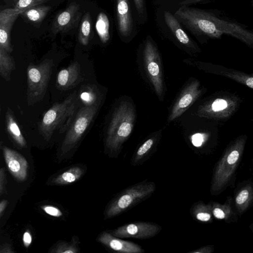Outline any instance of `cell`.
Instances as JSON below:
<instances>
[{"label":"cell","instance_id":"6da1fadb","mask_svg":"<svg viewBox=\"0 0 253 253\" xmlns=\"http://www.w3.org/2000/svg\"><path fill=\"white\" fill-rule=\"evenodd\" d=\"M175 17L198 36L207 39L231 36L253 48V29H249L218 10H203L183 6Z\"/></svg>","mask_w":253,"mask_h":253},{"label":"cell","instance_id":"7a4b0ae2","mask_svg":"<svg viewBox=\"0 0 253 253\" xmlns=\"http://www.w3.org/2000/svg\"><path fill=\"white\" fill-rule=\"evenodd\" d=\"M78 109V98L74 92L62 102L54 104L45 113L39 125L40 133L48 141L55 131L64 132L74 121Z\"/></svg>","mask_w":253,"mask_h":253},{"label":"cell","instance_id":"3957f363","mask_svg":"<svg viewBox=\"0 0 253 253\" xmlns=\"http://www.w3.org/2000/svg\"><path fill=\"white\" fill-rule=\"evenodd\" d=\"M246 141L245 136L238 138L227 148L218 161L211 180V194H218L227 186L241 160Z\"/></svg>","mask_w":253,"mask_h":253},{"label":"cell","instance_id":"277c9868","mask_svg":"<svg viewBox=\"0 0 253 253\" xmlns=\"http://www.w3.org/2000/svg\"><path fill=\"white\" fill-rule=\"evenodd\" d=\"M135 113L128 102L121 103L115 110L107 131L106 145L112 152L120 151L133 127Z\"/></svg>","mask_w":253,"mask_h":253},{"label":"cell","instance_id":"5b68a950","mask_svg":"<svg viewBox=\"0 0 253 253\" xmlns=\"http://www.w3.org/2000/svg\"><path fill=\"white\" fill-rule=\"evenodd\" d=\"M156 190L155 183L144 180L120 192L107 206L105 216L110 218L131 209L150 197Z\"/></svg>","mask_w":253,"mask_h":253},{"label":"cell","instance_id":"8992f818","mask_svg":"<svg viewBox=\"0 0 253 253\" xmlns=\"http://www.w3.org/2000/svg\"><path fill=\"white\" fill-rule=\"evenodd\" d=\"M54 63L46 59L38 65L30 64L27 69V102L33 105L41 100L46 92Z\"/></svg>","mask_w":253,"mask_h":253},{"label":"cell","instance_id":"52a82bcc","mask_svg":"<svg viewBox=\"0 0 253 253\" xmlns=\"http://www.w3.org/2000/svg\"><path fill=\"white\" fill-rule=\"evenodd\" d=\"M98 106H84L78 110L63 140L61 146L62 153L68 152L78 143L93 120Z\"/></svg>","mask_w":253,"mask_h":253},{"label":"cell","instance_id":"ba28073f","mask_svg":"<svg viewBox=\"0 0 253 253\" xmlns=\"http://www.w3.org/2000/svg\"><path fill=\"white\" fill-rule=\"evenodd\" d=\"M143 58L149 78L157 95L161 97L164 92L161 60L156 47L149 40L145 44Z\"/></svg>","mask_w":253,"mask_h":253},{"label":"cell","instance_id":"9c48e42d","mask_svg":"<svg viewBox=\"0 0 253 253\" xmlns=\"http://www.w3.org/2000/svg\"><path fill=\"white\" fill-rule=\"evenodd\" d=\"M159 225L150 222L126 223L112 230L111 234L120 238L146 239L152 238L161 230Z\"/></svg>","mask_w":253,"mask_h":253},{"label":"cell","instance_id":"30bf717a","mask_svg":"<svg viewBox=\"0 0 253 253\" xmlns=\"http://www.w3.org/2000/svg\"><path fill=\"white\" fill-rule=\"evenodd\" d=\"M237 106V102L233 98H217L202 106L198 113L205 117L222 119L230 116Z\"/></svg>","mask_w":253,"mask_h":253},{"label":"cell","instance_id":"8fae6325","mask_svg":"<svg viewBox=\"0 0 253 253\" xmlns=\"http://www.w3.org/2000/svg\"><path fill=\"white\" fill-rule=\"evenodd\" d=\"M199 86V82L196 80L185 87L172 107L169 121L179 117L199 97L201 93Z\"/></svg>","mask_w":253,"mask_h":253},{"label":"cell","instance_id":"7c38bea8","mask_svg":"<svg viewBox=\"0 0 253 253\" xmlns=\"http://www.w3.org/2000/svg\"><path fill=\"white\" fill-rule=\"evenodd\" d=\"M2 149L6 165L10 173L18 181L25 180L28 169V163L26 159L21 154L6 146H3Z\"/></svg>","mask_w":253,"mask_h":253},{"label":"cell","instance_id":"4fadbf2b","mask_svg":"<svg viewBox=\"0 0 253 253\" xmlns=\"http://www.w3.org/2000/svg\"><path fill=\"white\" fill-rule=\"evenodd\" d=\"M21 13L16 8H7L0 12V47L10 53V33L14 22Z\"/></svg>","mask_w":253,"mask_h":253},{"label":"cell","instance_id":"5bb4252c","mask_svg":"<svg viewBox=\"0 0 253 253\" xmlns=\"http://www.w3.org/2000/svg\"><path fill=\"white\" fill-rule=\"evenodd\" d=\"M98 240L111 250L121 253H142L144 252L138 244L122 240L106 231L100 234Z\"/></svg>","mask_w":253,"mask_h":253},{"label":"cell","instance_id":"9a60e30c","mask_svg":"<svg viewBox=\"0 0 253 253\" xmlns=\"http://www.w3.org/2000/svg\"><path fill=\"white\" fill-rule=\"evenodd\" d=\"M81 79L80 65L77 62H75L58 73L57 83L60 88L67 90L76 86Z\"/></svg>","mask_w":253,"mask_h":253},{"label":"cell","instance_id":"2e32d148","mask_svg":"<svg viewBox=\"0 0 253 253\" xmlns=\"http://www.w3.org/2000/svg\"><path fill=\"white\" fill-rule=\"evenodd\" d=\"M119 30L124 37L128 36L131 29V20L127 0H117Z\"/></svg>","mask_w":253,"mask_h":253},{"label":"cell","instance_id":"e0dca14e","mask_svg":"<svg viewBox=\"0 0 253 253\" xmlns=\"http://www.w3.org/2000/svg\"><path fill=\"white\" fill-rule=\"evenodd\" d=\"M7 131L14 142L20 147L26 146V140L22 135L12 110L8 108L5 113Z\"/></svg>","mask_w":253,"mask_h":253},{"label":"cell","instance_id":"ac0fdd59","mask_svg":"<svg viewBox=\"0 0 253 253\" xmlns=\"http://www.w3.org/2000/svg\"><path fill=\"white\" fill-rule=\"evenodd\" d=\"M253 201V186L247 184L242 187L235 197V206L240 214H242L249 208Z\"/></svg>","mask_w":253,"mask_h":253},{"label":"cell","instance_id":"d6986e66","mask_svg":"<svg viewBox=\"0 0 253 253\" xmlns=\"http://www.w3.org/2000/svg\"><path fill=\"white\" fill-rule=\"evenodd\" d=\"M164 17L167 25L180 42L187 46L193 45L188 36L182 29L177 18L174 15L169 11H165Z\"/></svg>","mask_w":253,"mask_h":253},{"label":"cell","instance_id":"ffe728a7","mask_svg":"<svg viewBox=\"0 0 253 253\" xmlns=\"http://www.w3.org/2000/svg\"><path fill=\"white\" fill-rule=\"evenodd\" d=\"M231 203L232 198L230 197H228L223 204L216 202H210L213 216L218 219L230 220L234 215Z\"/></svg>","mask_w":253,"mask_h":253},{"label":"cell","instance_id":"44dd1931","mask_svg":"<svg viewBox=\"0 0 253 253\" xmlns=\"http://www.w3.org/2000/svg\"><path fill=\"white\" fill-rule=\"evenodd\" d=\"M190 211L193 217L198 221L209 223L212 220L213 215L210 203L206 204L202 201H199L192 205Z\"/></svg>","mask_w":253,"mask_h":253},{"label":"cell","instance_id":"7402d4cb","mask_svg":"<svg viewBox=\"0 0 253 253\" xmlns=\"http://www.w3.org/2000/svg\"><path fill=\"white\" fill-rule=\"evenodd\" d=\"M9 53L0 47V74L7 81L10 80L12 71L15 69L14 60Z\"/></svg>","mask_w":253,"mask_h":253},{"label":"cell","instance_id":"603a6c76","mask_svg":"<svg viewBox=\"0 0 253 253\" xmlns=\"http://www.w3.org/2000/svg\"><path fill=\"white\" fill-rule=\"evenodd\" d=\"M154 138H150L139 146L134 153L131 160V164L132 166L141 165L146 161L148 155L154 146Z\"/></svg>","mask_w":253,"mask_h":253},{"label":"cell","instance_id":"cb8c5ba5","mask_svg":"<svg viewBox=\"0 0 253 253\" xmlns=\"http://www.w3.org/2000/svg\"><path fill=\"white\" fill-rule=\"evenodd\" d=\"M84 173V170L79 167H72L53 179L52 182L56 184H68L78 180Z\"/></svg>","mask_w":253,"mask_h":253},{"label":"cell","instance_id":"d4e9b609","mask_svg":"<svg viewBox=\"0 0 253 253\" xmlns=\"http://www.w3.org/2000/svg\"><path fill=\"white\" fill-rule=\"evenodd\" d=\"M79 98L84 106L99 105L98 96L94 87L90 85L83 86L80 91Z\"/></svg>","mask_w":253,"mask_h":253},{"label":"cell","instance_id":"484cf974","mask_svg":"<svg viewBox=\"0 0 253 253\" xmlns=\"http://www.w3.org/2000/svg\"><path fill=\"white\" fill-rule=\"evenodd\" d=\"M78 9V6L76 3L71 4L68 8L61 13L57 17L55 28L60 31L67 27L73 19Z\"/></svg>","mask_w":253,"mask_h":253},{"label":"cell","instance_id":"4316f807","mask_svg":"<svg viewBox=\"0 0 253 253\" xmlns=\"http://www.w3.org/2000/svg\"><path fill=\"white\" fill-rule=\"evenodd\" d=\"M96 30L101 41L106 43L109 38V21L107 16L103 12L98 15L96 22Z\"/></svg>","mask_w":253,"mask_h":253},{"label":"cell","instance_id":"83f0119b","mask_svg":"<svg viewBox=\"0 0 253 253\" xmlns=\"http://www.w3.org/2000/svg\"><path fill=\"white\" fill-rule=\"evenodd\" d=\"M50 9V6L32 7L27 9L24 13L30 20L34 22H39L45 16Z\"/></svg>","mask_w":253,"mask_h":253},{"label":"cell","instance_id":"f1b7e54d","mask_svg":"<svg viewBox=\"0 0 253 253\" xmlns=\"http://www.w3.org/2000/svg\"><path fill=\"white\" fill-rule=\"evenodd\" d=\"M90 18L88 14H86L82 23L79 40L83 45H86L88 42V39L90 33Z\"/></svg>","mask_w":253,"mask_h":253},{"label":"cell","instance_id":"f546056e","mask_svg":"<svg viewBox=\"0 0 253 253\" xmlns=\"http://www.w3.org/2000/svg\"><path fill=\"white\" fill-rule=\"evenodd\" d=\"M50 0H18L14 8L23 13L27 9L35 5Z\"/></svg>","mask_w":253,"mask_h":253},{"label":"cell","instance_id":"4dcf8cb0","mask_svg":"<svg viewBox=\"0 0 253 253\" xmlns=\"http://www.w3.org/2000/svg\"><path fill=\"white\" fill-rule=\"evenodd\" d=\"M227 77L234 79L238 82H240L242 84H246L247 86L253 88V76H248L246 75H242L234 72H225L222 73Z\"/></svg>","mask_w":253,"mask_h":253},{"label":"cell","instance_id":"1f68e13d","mask_svg":"<svg viewBox=\"0 0 253 253\" xmlns=\"http://www.w3.org/2000/svg\"><path fill=\"white\" fill-rule=\"evenodd\" d=\"M78 252V249L74 244L64 242L59 243L51 251L54 253H77Z\"/></svg>","mask_w":253,"mask_h":253},{"label":"cell","instance_id":"d6a6232c","mask_svg":"<svg viewBox=\"0 0 253 253\" xmlns=\"http://www.w3.org/2000/svg\"><path fill=\"white\" fill-rule=\"evenodd\" d=\"M41 208L46 214L53 217H59L63 214L60 209L53 206L43 205Z\"/></svg>","mask_w":253,"mask_h":253},{"label":"cell","instance_id":"836d02e7","mask_svg":"<svg viewBox=\"0 0 253 253\" xmlns=\"http://www.w3.org/2000/svg\"><path fill=\"white\" fill-rule=\"evenodd\" d=\"M207 138V134L204 133H197L191 136L192 144L196 147L201 146Z\"/></svg>","mask_w":253,"mask_h":253},{"label":"cell","instance_id":"e575fe53","mask_svg":"<svg viewBox=\"0 0 253 253\" xmlns=\"http://www.w3.org/2000/svg\"><path fill=\"white\" fill-rule=\"evenodd\" d=\"M6 184L5 173L4 168L0 169V194L2 195L5 192Z\"/></svg>","mask_w":253,"mask_h":253},{"label":"cell","instance_id":"d590c367","mask_svg":"<svg viewBox=\"0 0 253 253\" xmlns=\"http://www.w3.org/2000/svg\"><path fill=\"white\" fill-rule=\"evenodd\" d=\"M213 247L212 246L207 245L203 246L199 249L194 250L189 253H211L213 251Z\"/></svg>","mask_w":253,"mask_h":253},{"label":"cell","instance_id":"8d00e7d4","mask_svg":"<svg viewBox=\"0 0 253 253\" xmlns=\"http://www.w3.org/2000/svg\"><path fill=\"white\" fill-rule=\"evenodd\" d=\"M23 243L26 248H28L32 241V237L30 232L27 230L26 231L22 237Z\"/></svg>","mask_w":253,"mask_h":253},{"label":"cell","instance_id":"74e56055","mask_svg":"<svg viewBox=\"0 0 253 253\" xmlns=\"http://www.w3.org/2000/svg\"><path fill=\"white\" fill-rule=\"evenodd\" d=\"M138 14L141 15L144 12V1L143 0H134Z\"/></svg>","mask_w":253,"mask_h":253},{"label":"cell","instance_id":"f35d334b","mask_svg":"<svg viewBox=\"0 0 253 253\" xmlns=\"http://www.w3.org/2000/svg\"><path fill=\"white\" fill-rule=\"evenodd\" d=\"M0 253H13L14 251L11 248L10 245L8 244H4L3 245L1 246Z\"/></svg>","mask_w":253,"mask_h":253},{"label":"cell","instance_id":"ab89813d","mask_svg":"<svg viewBox=\"0 0 253 253\" xmlns=\"http://www.w3.org/2000/svg\"><path fill=\"white\" fill-rule=\"evenodd\" d=\"M8 204V201L3 200L0 203V217H1L5 208Z\"/></svg>","mask_w":253,"mask_h":253},{"label":"cell","instance_id":"60d3db41","mask_svg":"<svg viewBox=\"0 0 253 253\" xmlns=\"http://www.w3.org/2000/svg\"><path fill=\"white\" fill-rule=\"evenodd\" d=\"M206 0H185L184 1L180 2V4L182 5H185L188 4H193L195 3H198L199 2L204 1Z\"/></svg>","mask_w":253,"mask_h":253},{"label":"cell","instance_id":"b9f144b4","mask_svg":"<svg viewBox=\"0 0 253 253\" xmlns=\"http://www.w3.org/2000/svg\"><path fill=\"white\" fill-rule=\"evenodd\" d=\"M250 228L253 231V223L250 225Z\"/></svg>","mask_w":253,"mask_h":253},{"label":"cell","instance_id":"7bdbcfd3","mask_svg":"<svg viewBox=\"0 0 253 253\" xmlns=\"http://www.w3.org/2000/svg\"><path fill=\"white\" fill-rule=\"evenodd\" d=\"M251 3H252V7L253 9V0H251Z\"/></svg>","mask_w":253,"mask_h":253}]
</instances>
